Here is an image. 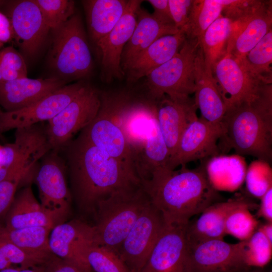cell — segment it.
<instances>
[{
  "label": "cell",
  "mask_w": 272,
  "mask_h": 272,
  "mask_svg": "<svg viewBox=\"0 0 272 272\" xmlns=\"http://www.w3.org/2000/svg\"><path fill=\"white\" fill-rule=\"evenodd\" d=\"M193 3V0H168L172 20L179 30L187 24Z\"/></svg>",
  "instance_id": "obj_43"
},
{
  "label": "cell",
  "mask_w": 272,
  "mask_h": 272,
  "mask_svg": "<svg viewBox=\"0 0 272 272\" xmlns=\"http://www.w3.org/2000/svg\"><path fill=\"white\" fill-rule=\"evenodd\" d=\"M154 9L152 15L160 21L167 23L174 24L172 20L168 0H149L147 1Z\"/></svg>",
  "instance_id": "obj_45"
},
{
  "label": "cell",
  "mask_w": 272,
  "mask_h": 272,
  "mask_svg": "<svg viewBox=\"0 0 272 272\" xmlns=\"http://www.w3.org/2000/svg\"><path fill=\"white\" fill-rule=\"evenodd\" d=\"M186 36L183 29L173 35L163 36L150 45L130 65L125 72L129 83L146 77L164 64L180 50Z\"/></svg>",
  "instance_id": "obj_26"
},
{
  "label": "cell",
  "mask_w": 272,
  "mask_h": 272,
  "mask_svg": "<svg viewBox=\"0 0 272 272\" xmlns=\"http://www.w3.org/2000/svg\"><path fill=\"white\" fill-rule=\"evenodd\" d=\"M223 7L218 0H193L188 21L182 28L186 38L200 42L205 31L221 15Z\"/></svg>",
  "instance_id": "obj_33"
},
{
  "label": "cell",
  "mask_w": 272,
  "mask_h": 272,
  "mask_svg": "<svg viewBox=\"0 0 272 272\" xmlns=\"http://www.w3.org/2000/svg\"><path fill=\"white\" fill-rule=\"evenodd\" d=\"M82 253L92 270L95 272H133L117 253L93 241L84 245Z\"/></svg>",
  "instance_id": "obj_35"
},
{
  "label": "cell",
  "mask_w": 272,
  "mask_h": 272,
  "mask_svg": "<svg viewBox=\"0 0 272 272\" xmlns=\"http://www.w3.org/2000/svg\"><path fill=\"white\" fill-rule=\"evenodd\" d=\"M45 265V272H92L77 263L62 259L54 254Z\"/></svg>",
  "instance_id": "obj_44"
},
{
  "label": "cell",
  "mask_w": 272,
  "mask_h": 272,
  "mask_svg": "<svg viewBox=\"0 0 272 272\" xmlns=\"http://www.w3.org/2000/svg\"><path fill=\"white\" fill-rule=\"evenodd\" d=\"M64 148L72 194L83 214L94 216L101 200L118 190L142 184L124 165L80 133Z\"/></svg>",
  "instance_id": "obj_2"
},
{
  "label": "cell",
  "mask_w": 272,
  "mask_h": 272,
  "mask_svg": "<svg viewBox=\"0 0 272 272\" xmlns=\"http://www.w3.org/2000/svg\"><path fill=\"white\" fill-rule=\"evenodd\" d=\"M223 151L248 155L270 163L272 159V87L254 100L227 109L221 121Z\"/></svg>",
  "instance_id": "obj_4"
},
{
  "label": "cell",
  "mask_w": 272,
  "mask_h": 272,
  "mask_svg": "<svg viewBox=\"0 0 272 272\" xmlns=\"http://www.w3.org/2000/svg\"><path fill=\"white\" fill-rule=\"evenodd\" d=\"M143 1L128 0L123 15L112 29L96 44L100 55L101 78L106 83L125 76L121 65L124 47L137 24V12Z\"/></svg>",
  "instance_id": "obj_17"
},
{
  "label": "cell",
  "mask_w": 272,
  "mask_h": 272,
  "mask_svg": "<svg viewBox=\"0 0 272 272\" xmlns=\"http://www.w3.org/2000/svg\"><path fill=\"white\" fill-rule=\"evenodd\" d=\"M10 22L20 52L33 58L43 46L50 29L33 0L0 1Z\"/></svg>",
  "instance_id": "obj_10"
},
{
  "label": "cell",
  "mask_w": 272,
  "mask_h": 272,
  "mask_svg": "<svg viewBox=\"0 0 272 272\" xmlns=\"http://www.w3.org/2000/svg\"><path fill=\"white\" fill-rule=\"evenodd\" d=\"M1 147H2V146H0V149H1Z\"/></svg>",
  "instance_id": "obj_52"
},
{
  "label": "cell",
  "mask_w": 272,
  "mask_h": 272,
  "mask_svg": "<svg viewBox=\"0 0 272 272\" xmlns=\"http://www.w3.org/2000/svg\"><path fill=\"white\" fill-rule=\"evenodd\" d=\"M244 180L249 193L260 198L272 187V170L269 163L258 159L253 161L247 168Z\"/></svg>",
  "instance_id": "obj_38"
},
{
  "label": "cell",
  "mask_w": 272,
  "mask_h": 272,
  "mask_svg": "<svg viewBox=\"0 0 272 272\" xmlns=\"http://www.w3.org/2000/svg\"><path fill=\"white\" fill-rule=\"evenodd\" d=\"M51 150L46 127L38 123L16 129L15 141L0 149V181L30 172Z\"/></svg>",
  "instance_id": "obj_9"
},
{
  "label": "cell",
  "mask_w": 272,
  "mask_h": 272,
  "mask_svg": "<svg viewBox=\"0 0 272 272\" xmlns=\"http://www.w3.org/2000/svg\"><path fill=\"white\" fill-rule=\"evenodd\" d=\"M223 136L221 122L214 123L197 118L186 128L176 150L166 167L174 170L192 161L220 155V144Z\"/></svg>",
  "instance_id": "obj_14"
},
{
  "label": "cell",
  "mask_w": 272,
  "mask_h": 272,
  "mask_svg": "<svg viewBox=\"0 0 272 272\" xmlns=\"http://www.w3.org/2000/svg\"><path fill=\"white\" fill-rule=\"evenodd\" d=\"M151 202L141 185L115 192L97 204L93 243L118 254L122 243Z\"/></svg>",
  "instance_id": "obj_5"
},
{
  "label": "cell",
  "mask_w": 272,
  "mask_h": 272,
  "mask_svg": "<svg viewBox=\"0 0 272 272\" xmlns=\"http://www.w3.org/2000/svg\"><path fill=\"white\" fill-rule=\"evenodd\" d=\"M257 229L260 231L267 239L272 243V222H266L264 224L259 226Z\"/></svg>",
  "instance_id": "obj_48"
},
{
  "label": "cell",
  "mask_w": 272,
  "mask_h": 272,
  "mask_svg": "<svg viewBox=\"0 0 272 272\" xmlns=\"http://www.w3.org/2000/svg\"><path fill=\"white\" fill-rule=\"evenodd\" d=\"M237 272H257V271H253V270H250V268H249V269H248L240 270V271H237Z\"/></svg>",
  "instance_id": "obj_50"
},
{
  "label": "cell",
  "mask_w": 272,
  "mask_h": 272,
  "mask_svg": "<svg viewBox=\"0 0 272 272\" xmlns=\"http://www.w3.org/2000/svg\"><path fill=\"white\" fill-rule=\"evenodd\" d=\"M261 202L258 212L259 216L267 222H272V187L260 198Z\"/></svg>",
  "instance_id": "obj_46"
},
{
  "label": "cell",
  "mask_w": 272,
  "mask_h": 272,
  "mask_svg": "<svg viewBox=\"0 0 272 272\" xmlns=\"http://www.w3.org/2000/svg\"><path fill=\"white\" fill-rule=\"evenodd\" d=\"M63 222L64 221L59 217L41 206L28 186L15 195L5 217L4 226L9 229L42 227L52 229Z\"/></svg>",
  "instance_id": "obj_25"
},
{
  "label": "cell",
  "mask_w": 272,
  "mask_h": 272,
  "mask_svg": "<svg viewBox=\"0 0 272 272\" xmlns=\"http://www.w3.org/2000/svg\"><path fill=\"white\" fill-rule=\"evenodd\" d=\"M187 225H166L141 272H187Z\"/></svg>",
  "instance_id": "obj_19"
},
{
  "label": "cell",
  "mask_w": 272,
  "mask_h": 272,
  "mask_svg": "<svg viewBox=\"0 0 272 272\" xmlns=\"http://www.w3.org/2000/svg\"><path fill=\"white\" fill-rule=\"evenodd\" d=\"M251 203L244 199L228 214L225 223L226 235H230L240 241L248 239L257 229V220L249 211Z\"/></svg>",
  "instance_id": "obj_36"
},
{
  "label": "cell",
  "mask_w": 272,
  "mask_h": 272,
  "mask_svg": "<svg viewBox=\"0 0 272 272\" xmlns=\"http://www.w3.org/2000/svg\"><path fill=\"white\" fill-rule=\"evenodd\" d=\"M36 175L40 204L46 211L65 220L70 213L71 193L65 179V166L57 152L42 158Z\"/></svg>",
  "instance_id": "obj_16"
},
{
  "label": "cell",
  "mask_w": 272,
  "mask_h": 272,
  "mask_svg": "<svg viewBox=\"0 0 272 272\" xmlns=\"http://www.w3.org/2000/svg\"><path fill=\"white\" fill-rule=\"evenodd\" d=\"M233 22L221 15L205 31L199 45L207 69L213 74L217 63L226 54Z\"/></svg>",
  "instance_id": "obj_31"
},
{
  "label": "cell",
  "mask_w": 272,
  "mask_h": 272,
  "mask_svg": "<svg viewBox=\"0 0 272 272\" xmlns=\"http://www.w3.org/2000/svg\"><path fill=\"white\" fill-rule=\"evenodd\" d=\"M101 100L120 129L130 151L141 181L166 167L168 152L161 132L156 103L129 91L102 92Z\"/></svg>",
  "instance_id": "obj_1"
},
{
  "label": "cell",
  "mask_w": 272,
  "mask_h": 272,
  "mask_svg": "<svg viewBox=\"0 0 272 272\" xmlns=\"http://www.w3.org/2000/svg\"><path fill=\"white\" fill-rule=\"evenodd\" d=\"M27 77L25 58L12 46L0 50V83Z\"/></svg>",
  "instance_id": "obj_41"
},
{
  "label": "cell",
  "mask_w": 272,
  "mask_h": 272,
  "mask_svg": "<svg viewBox=\"0 0 272 272\" xmlns=\"http://www.w3.org/2000/svg\"><path fill=\"white\" fill-rule=\"evenodd\" d=\"M205 169L214 189L233 191L239 188L244 181L247 166L242 156L220 155L209 158Z\"/></svg>",
  "instance_id": "obj_30"
},
{
  "label": "cell",
  "mask_w": 272,
  "mask_h": 272,
  "mask_svg": "<svg viewBox=\"0 0 272 272\" xmlns=\"http://www.w3.org/2000/svg\"><path fill=\"white\" fill-rule=\"evenodd\" d=\"M248 72L266 84L272 82V30L240 60Z\"/></svg>",
  "instance_id": "obj_34"
},
{
  "label": "cell",
  "mask_w": 272,
  "mask_h": 272,
  "mask_svg": "<svg viewBox=\"0 0 272 272\" xmlns=\"http://www.w3.org/2000/svg\"><path fill=\"white\" fill-rule=\"evenodd\" d=\"M51 230L42 227L9 229L0 225V239L27 252L50 257L53 255L48 244Z\"/></svg>",
  "instance_id": "obj_32"
},
{
  "label": "cell",
  "mask_w": 272,
  "mask_h": 272,
  "mask_svg": "<svg viewBox=\"0 0 272 272\" xmlns=\"http://www.w3.org/2000/svg\"><path fill=\"white\" fill-rule=\"evenodd\" d=\"M46 263L27 268L11 266L0 270V272H45Z\"/></svg>",
  "instance_id": "obj_47"
},
{
  "label": "cell",
  "mask_w": 272,
  "mask_h": 272,
  "mask_svg": "<svg viewBox=\"0 0 272 272\" xmlns=\"http://www.w3.org/2000/svg\"><path fill=\"white\" fill-rule=\"evenodd\" d=\"M126 0L82 1L91 40L96 44L108 34L125 12Z\"/></svg>",
  "instance_id": "obj_29"
},
{
  "label": "cell",
  "mask_w": 272,
  "mask_h": 272,
  "mask_svg": "<svg viewBox=\"0 0 272 272\" xmlns=\"http://www.w3.org/2000/svg\"><path fill=\"white\" fill-rule=\"evenodd\" d=\"M244 199L240 197L216 202L207 207L195 222L188 223L185 231L187 244L223 239L226 235L225 223L228 214Z\"/></svg>",
  "instance_id": "obj_27"
},
{
  "label": "cell",
  "mask_w": 272,
  "mask_h": 272,
  "mask_svg": "<svg viewBox=\"0 0 272 272\" xmlns=\"http://www.w3.org/2000/svg\"><path fill=\"white\" fill-rule=\"evenodd\" d=\"M166 224L150 202L122 243L118 254L133 272H141Z\"/></svg>",
  "instance_id": "obj_11"
},
{
  "label": "cell",
  "mask_w": 272,
  "mask_h": 272,
  "mask_svg": "<svg viewBox=\"0 0 272 272\" xmlns=\"http://www.w3.org/2000/svg\"><path fill=\"white\" fill-rule=\"evenodd\" d=\"M222 5L221 15L229 19L234 26L246 22L269 1L257 0H218Z\"/></svg>",
  "instance_id": "obj_40"
},
{
  "label": "cell",
  "mask_w": 272,
  "mask_h": 272,
  "mask_svg": "<svg viewBox=\"0 0 272 272\" xmlns=\"http://www.w3.org/2000/svg\"><path fill=\"white\" fill-rule=\"evenodd\" d=\"M3 44L2 42H0V50L3 47Z\"/></svg>",
  "instance_id": "obj_51"
},
{
  "label": "cell",
  "mask_w": 272,
  "mask_h": 272,
  "mask_svg": "<svg viewBox=\"0 0 272 272\" xmlns=\"http://www.w3.org/2000/svg\"><path fill=\"white\" fill-rule=\"evenodd\" d=\"M197 109L192 99L180 102L164 96L157 103L158 121L168 150L169 159L174 154L184 130L198 118Z\"/></svg>",
  "instance_id": "obj_22"
},
{
  "label": "cell",
  "mask_w": 272,
  "mask_h": 272,
  "mask_svg": "<svg viewBox=\"0 0 272 272\" xmlns=\"http://www.w3.org/2000/svg\"><path fill=\"white\" fill-rule=\"evenodd\" d=\"M80 134L90 143L122 163L138 177L123 133L113 121L102 101L97 115L81 131Z\"/></svg>",
  "instance_id": "obj_18"
},
{
  "label": "cell",
  "mask_w": 272,
  "mask_h": 272,
  "mask_svg": "<svg viewBox=\"0 0 272 272\" xmlns=\"http://www.w3.org/2000/svg\"><path fill=\"white\" fill-rule=\"evenodd\" d=\"M101 103V91L87 84L82 91L58 114L48 121L46 127L51 150L64 148L73 137L95 118Z\"/></svg>",
  "instance_id": "obj_8"
},
{
  "label": "cell",
  "mask_w": 272,
  "mask_h": 272,
  "mask_svg": "<svg viewBox=\"0 0 272 272\" xmlns=\"http://www.w3.org/2000/svg\"><path fill=\"white\" fill-rule=\"evenodd\" d=\"M243 254L249 267L262 266L271 258L272 243L257 229L248 239L244 241Z\"/></svg>",
  "instance_id": "obj_39"
},
{
  "label": "cell",
  "mask_w": 272,
  "mask_h": 272,
  "mask_svg": "<svg viewBox=\"0 0 272 272\" xmlns=\"http://www.w3.org/2000/svg\"><path fill=\"white\" fill-rule=\"evenodd\" d=\"M51 31L47 62L54 77L67 83L88 77L93 61L80 16L75 14Z\"/></svg>",
  "instance_id": "obj_6"
},
{
  "label": "cell",
  "mask_w": 272,
  "mask_h": 272,
  "mask_svg": "<svg viewBox=\"0 0 272 272\" xmlns=\"http://www.w3.org/2000/svg\"><path fill=\"white\" fill-rule=\"evenodd\" d=\"M93 225L75 219L60 223L51 229L49 247L55 256L92 271L82 254V248L86 243L93 242Z\"/></svg>",
  "instance_id": "obj_20"
},
{
  "label": "cell",
  "mask_w": 272,
  "mask_h": 272,
  "mask_svg": "<svg viewBox=\"0 0 272 272\" xmlns=\"http://www.w3.org/2000/svg\"><path fill=\"white\" fill-rule=\"evenodd\" d=\"M20 174L12 178L0 181V220L5 217L14 199L19 185L27 176Z\"/></svg>",
  "instance_id": "obj_42"
},
{
  "label": "cell",
  "mask_w": 272,
  "mask_h": 272,
  "mask_svg": "<svg viewBox=\"0 0 272 272\" xmlns=\"http://www.w3.org/2000/svg\"><path fill=\"white\" fill-rule=\"evenodd\" d=\"M12 265L13 264L5 257L0 250V270L13 266Z\"/></svg>",
  "instance_id": "obj_49"
},
{
  "label": "cell",
  "mask_w": 272,
  "mask_h": 272,
  "mask_svg": "<svg viewBox=\"0 0 272 272\" xmlns=\"http://www.w3.org/2000/svg\"><path fill=\"white\" fill-rule=\"evenodd\" d=\"M199 46L197 39L186 38L174 57L146 77L143 94L156 103L164 96L180 102L191 100L195 91L194 60Z\"/></svg>",
  "instance_id": "obj_7"
},
{
  "label": "cell",
  "mask_w": 272,
  "mask_h": 272,
  "mask_svg": "<svg viewBox=\"0 0 272 272\" xmlns=\"http://www.w3.org/2000/svg\"><path fill=\"white\" fill-rule=\"evenodd\" d=\"M271 24L270 1L246 22L233 28L227 52L242 59L271 29Z\"/></svg>",
  "instance_id": "obj_28"
},
{
  "label": "cell",
  "mask_w": 272,
  "mask_h": 272,
  "mask_svg": "<svg viewBox=\"0 0 272 272\" xmlns=\"http://www.w3.org/2000/svg\"><path fill=\"white\" fill-rule=\"evenodd\" d=\"M67 85L57 78L30 79L28 77L0 83V106L6 112L28 107Z\"/></svg>",
  "instance_id": "obj_21"
},
{
  "label": "cell",
  "mask_w": 272,
  "mask_h": 272,
  "mask_svg": "<svg viewBox=\"0 0 272 272\" xmlns=\"http://www.w3.org/2000/svg\"><path fill=\"white\" fill-rule=\"evenodd\" d=\"M213 76L227 109L254 100L271 85L254 78L242 61L229 52L217 63Z\"/></svg>",
  "instance_id": "obj_13"
},
{
  "label": "cell",
  "mask_w": 272,
  "mask_h": 272,
  "mask_svg": "<svg viewBox=\"0 0 272 272\" xmlns=\"http://www.w3.org/2000/svg\"><path fill=\"white\" fill-rule=\"evenodd\" d=\"M142 185L167 225L186 226L191 218L217 202L219 197L205 166L188 169L183 166L178 170L159 167Z\"/></svg>",
  "instance_id": "obj_3"
},
{
  "label": "cell",
  "mask_w": 272,
  "mask_h": 272,
  "mask_svg": "<svg viewBox=\"0 0 272 272\" xmlns=\"http://www.w3.org/2000/svg\"><path fill=\"white\" fill-rule=\"evenodd\" d=\"M82 81L67 84L32 105L6 112L0 109V134L51 120L62 110L83 89Z\"/></svg>",
  "instance_id": "obj_15"
},
{
  "label": "cell",
  "mask_w": 272,
  "mask_h": 272,
  "mask_svg": "<svg viewBox=\"0 0 272 272\" xmlns=\"http://www.w3.org/2000/svg\"><path fill=\"white\" fill-rule=\"evenodd\" d=\"M39 9L50 30L55 29L75 14V2L72 0H33Z\"/></svg>",
  "instance_id": "obj_37"
},
{
  "label": "cell",
  "mask_w": 272,
  "mask_h": 272,
  "mask_svg": "<svg viewBox=\"0 0 272 272\" xmlns=\"http://www.w3.org/2000/svg\"><path fill=\"white\" fill-rule=\"evenodd\" d=\"M243 247L244 241L231 244L223 239L187 244V272H237L249 269Z\"/></svg>",
  "instance_id": "obj_12"
},
{
  "label": "cell",
  "mask_w": 272,
  "mask_h": 272,
  "mask_svg": "<svg viewBox=\"0 0 272 272\" xmlns=\"http://www.w3.org/2000/svg\"><path fill=\"white\" fill-rule=\"evenodd\" d=\"M178 31L174 24L163 23L140 7L137 12L134 30L121 54L120 65L123 71L125 73L139 55L156 40Z\"/></svg>",
  "instance_id": "obj_24"
},
{
  "label": "cell",
  "mask_w": 272,
  "mask_h": 272,
  "mask_svg": "<svg viewBox=\"0 0 272 272\" xmlns=\"http://www.w3.org/2000/svg\"><path fill=\"white\" fill-rule=\"evenodd\" d=\"M194 75V101L201 117L211 123H220L226 106L213 74L207 69L200 45L195 58Z\"/></svg>",
  "instance_id": "obj_23"
}]
</instances>
